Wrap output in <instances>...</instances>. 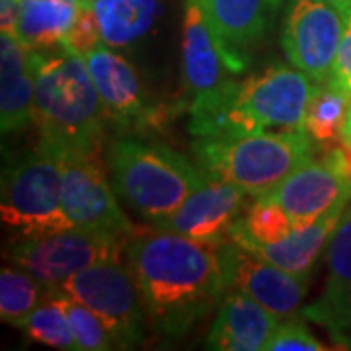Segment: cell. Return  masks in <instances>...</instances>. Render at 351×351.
<instances>
[{
	"instance_id": "cell-26",
	"label": "cell",
	"mask_w": 351,
	"mask_h": 351,
	"mask_svg": "<svg viewBox=\"0 0 351 351\" xmlns=\"http://www.w3.org/2000/svg\"><path fill=\"white\" fill-rule=\"evenodd\" d=\"M20 328L29 338L43 346H49L55 350H76L75 336L66 320V314L51 293L49 299L41 302Z\"/></svg>"
},
{
	"instance_id": "cell-24",
	"label": "cell",
	"mask_w": 351,
	"mask_h": 351,
	"mask_svg": "<svg viewBox=\"0 0 351 351\" xmlns=\"http://www.w3.org/2000/svg\"><path fill=\"white\" fill-rule=\"evenodd\" d=\"M351 291V203L343 209L339 223L328 242V277L320 299L314 306H330Z\"/></svg>"
},
{
	"instance_id": "cell-28",
	"label": "cell",
	"mask_w": 351,
	"mask_h": 351,
	"mask_svg": "<svg viewBox=\"0 0 351 351\" xmlns=\"http://www.w3.org/2000/svg\"><path fill=\"white\" fill-rule=\"evenodd\" d=\"M302 318L322 326L339 350H351V291L330 306L308 304L301 311Z\"/></svg>"
},
{
	"instance_id": "cell-16",
	"label": "cell",
	"mask_w": 351,
	"mask_h": 351,
	"mask_svg": "<svg viewBox=\"0 0 351 351\" xmlns=\"http://www.w3.org/2000/svg\"><path fill=\"white\" fill-rule=\"evenodd\" d=\"M234 71L195 2L186 0L182 25V78L189 101L209 96L234 80Z\"/></svg>"
},
{
	"instance_id": "cell-31",
	"label": "cell",
	"mask_w": 351,
	"mask_h": 351,
	"mask_svg": "<svg viewBox=\"0 0 351 351\" xmlns=\"http://www.w3.org/2000/svg\"><path fill=\"white\" fill-rule=\"evenodd\" d=\"M341 16H343V36L336 55L330 84L341 88L351 96V8L341 10Z\"/></svg>"
},
{
	"instance_id": "cell-6",
	"label": "cell",
	"mask_w": 351,
	"mask_h": 351,
	"mask_svg": "<svg viewBox=\"0 0 351 351\" xmlns=\"http://www.w3.org/2000/svg\"><path fill=\"white\" fill-rule=\"evenodd\" d=\"M127 240L80 228L20 237L10 244V262L38 279L49 291H59L66 279L94 263L121 258Z\"/></svg>"
},
{
	"instance_id": "cell-2",
	"label": "cell",
	"mask_w": 351,
	"mask_h": 351,
	"mask_svg": "<svg viewBox=\"0 0 351 351\" xmlns=\"http://www.w3.org/2000/svg\"><path fill=\"white\" fill-rule=\"evenodd\" d=\"M106 119L84 57L66 47L38 51L34 121L41 141L63 152H98Z\"/></svg>"
},
{
	"instance_id": "cell-23",
	"label": "cell",
	"mask_w": 351,
	"mask_h": 351,
	"mask_svg": "<svg viewBox=\"0 0 351 351\" xmlns=\"http://www.w3.org/2000/svg\"><path fill=\"white\" fill-rule=\"evenodd\" d=\"M49 289L20 267H2L0 271V318L6 324L22 326L25 318L49 299Z\"/></svg>"
},
{
	"instance_id": "cell-3",
	"label": "cell",
	"mask_w": 351,
	"mask_h": 351,
	"mask_svg": "<svg viewBox=\"0 0 351 351\" xmlns=\"http://www.w3.org/2000/svg\"><path fill=\"white\" fill-rule=\"evenodd\" d=\"M110 172L121 199L151 223L172 213L209 180L170 147L133 137L113 141Z\"/></svg>"
},
{
	"instance_id": "cell-25",
	"label": "cell",
	"mask_w": 351,
	"mask_h": 351,
	"mask_svg": "<svg viewBox=\"0 0 351 351\" xmlns=\"http://www.w3.org/2000/svg\"><path fill=\"white\" fill-rule=\"evenodd\" d=\"M51 295L55 297V301L63 306L66 320H69L71 330H73V336H75L76 350H117V343L113 339L112 332L108 330L104 320L92 308H88L86 304H82V302L69 297V295H64L61 291H51Z\"/></svg>"
},
{
	"instance_id": "cell-13",
	"label": "cell",
	"mask_w": 351,
	"mask_h": 351,
	"mask_svg": "<svg viewBox=\"0 0 351 351\" xmlns=\"http://www.w3.org/2000/svg\"><path fill=\"white\" fill-rule=\"evenodd\" d=\"M84 61L104 101L108 121L129 131H145L154 123L156 110L147 100L137 71L125 57L100 43L88 51Z\"/></svg>"
},
{
	"instance_id": "cell-4",
	"label": "cell",
	"mask_w": 351,
	"mask_h": 351,
	"mask_svg": "<svg viewBox=\"0 0 351 351\" xmlns=\"http://www.w3.org/2000/svg\"><path fill=\"white\" fill-rule=\"evenodd\" d=\"M193 151L197 166L209 178L260 197L313 158V137L304 129L254 131L239 137L197 138Z\"/></svg>"
},
{
	"instance_id": "cell-5",
	"label": "cell",
	"mask_w": 351,
	"mask_h": 351,
	"mask_svg": "<svg viewBox=\"0 0 351 351\" xmlns=\"http://www.w3.org/2000/svg\"><path fill=\"white\" fill-rule=\"evenodd\" d=\"M63 158L61 151L39 141L2 172L0 213L2 223L20 237H38L75 228L61 201Z\"/></svg>"
},
{
	"instance_id": "cell-10",
	"label": "cell",
	"mask_w": 351,
	"mask_h": 351,
	"mask_svg": "<svg viewBox=\"0 0 351 351\" xmlns=\"http://www.w3.org/2000/svg\"><path fill=\"white\" fill-rule=\"evenodd\" d=\"M343 36V16L328 0H291L281 29V47L295 69L316 84L332 80Z\"/></svg>"
},
{
	"instance_id": "cell-11",
	"label": "cell",
	"mask_w": 351,
	"mask_h": 351,
	"mask_svg": "<svg viewBox=\"0 0 351 351\" xmlns=\"http://www.w3.org/2000/svg\"><path fill=\"white\" fill-rule=\"evenodd\" d=\"M219 256L226 289L242 291L281 320L299 314L308 291V276L289 274L232 239L219 246Z\"/></svg>"
},
{
	"instance_id": "cell-22",
	"label": "cell",
	"mask_w": 351,
	"mask_h": 351,
	"mask_svg": "<svg viewBox=\"0 0 351 351\" xmlns=\"http://www.w3.org/2000/svg\"><path fill=\"white\" fill-rule=\"evenodd\" d=\"M351 106V96L334 84H320L304 115V131L318 145L334 147L341 138V129Z\"/></svg>"
},
{
	"instance_id": "cell-18",
	"label": "cell",
	"mask_w": 351,
	"mask_h": 351,
	"mask_svg": "<svg viewBox=\"0 0 351 351\" xmlns=\"http://www.w3.org/2000/svg\"><path fill=\"white\" fill-rule=\"evenodd\" d=\"M36 57L16 34H0V125L2 133H18L34 121Z\"/></svg>"
},
{
	"instance_id": "cell-7",
	"label": "cell",
	"mask_w": 351,
	"mask_h": 351,
	"mask_svg": "<svg viewBox=\"0 0 351 351\" xmlns=\"http://www.w3.org/2000/svg\"><path fill=\"white\" fill-rule=\"evenodd\" d=\"M59 291L100 316L112 332L117 350H129L145 336L147 313L135 277L121 258L90 265L66 279Z\"/></svg>"
},
{
	"instance_id": "cell-21",
	"label": "cell",
	"mask_w": 351,
	"mask_h": 351,
	"mask_svg": "<svg viewBox=\"0 0 351 351\" xmlns=\"http://www.w3.org/2000/svg\"><path fill=\"white\" fill-rule=\"evenodd\" d=\"M160 0H94L101 43L112 49H129L149 36L158 18Z\"/></svg>"
},
{
	"instance_id": "cell-20",
	"label": "cell",
	"mask_w": 351,
	"mask_h": 351,
	"mask_svg": "<svg viewBox=\"0 0 351 351\" xmlns=\"http://www.w3.org/2000/svg\"><path fill=\"white\" fill-rule=\"evenodd\" d=\"M84 0H22L16 36L32 49L63 47Z\"/></svg>"
},
{
	"instance_id": "cell-27",
	"label": "cell",
	"mask_w": 351,
	"mask_h": 351,
	"mask_svg": "<svg viewBox=\"0 0 351 351\" xmlns=\"http://www.w3.org/2000/svg\"><path fill=\"white\" fill-rule=\"evenodd\" d=\"M240 226L250 239L262 244H276L285 240L295 230V223L274 201L258 197L244 219H239Z\"/></svg>"
},
{
	"instance_id": "cell-33",
	"label": "cell",
	"mask_w": 351,
	"mask_h": 351,
	"mask_svg": "<svg viewBox=\"0 0 351 351\" xmlns=\"http://www.w3.org/2000/svg\"><path fill=\"white\" fill-rule=\"evenodd\" d=\"M20 2L22 0H0V27L2 32L16 34L20 20Z\"/></svg>"
},
{
	"instance_id": "cell-17",
	"label": "cell",
	"mask_w": 351,
	"mask_h": 351,
	"mask_svg": "<svg viewBox=\"0 0 351 351\" xmlns=\"http://www.w3.org/2000/svg\"><path fill=\"white\" fill-rule=\"evenodd\" d=\"M348 203L350 201H339L338 205H334L328 213L318 217L308 225L297 226L287 239L276 242V244H262L258 240L250 239L244 232V228L240 226L239 221L230 228L228 239L239 242L240 246L248 248L256 256L285 269L289 274L311 277L314 263L318 262L320 254L326 250V244L332 239L339 223V217L348 207Z\"/></svg>"
},
{
	"instance_id": "cell-15",
	"label": "cell",
	"mask_w": 351,
	"mask_h": 351,
	"mask_svg": "<svg viewBox=\"0 0 351 351\" xmlns=\"http://www.w3.org/2000/svg\"><path fill=\"white\" fill-rule=\"evenodd\" d=\"M260 197L283 207L297 228L316 221L339 201H351V180L326 156L320 160L308 158Z\"/></svg>"
},
{
	"instance_id": "cell-14",
	"label": "cell",
	"mask_w": 351,
	"mask_h": 351,
	"mask_svg": "<svg viewBox=\"0 0 351 351\" xmlns=\"http://www.w3.org/2000/svg\"><path fill=\"white\" fill-rule=\"evenodd\" d=\"M199 6L232 71L246 69L254 47L276 22L283 0H189Z\"/></svg>"
},
{
	"instance_id": "cell-12",
	"label": "cell",
	"mask_w": 351,
	"mask_h": 351,
	"mask_svg": "<svg viewBox=\"0 0 351 351\" xmlns=\"http://www.w3.org/2000/svg\"><path fill=\"white\" fill-rule=\"evenodd\" d=\"M246 191L239 186L209 178L170 215L152 223L154 228L180 237L221 246L239 221Z\"/></svg>"
},
{
	"instance_id": "cell-29",
	"label": "cell",
	"mask_w": 351,
	"mask_h": 351,
	"mask_svg": "<svg viewBox=\"0 0 351 351\" xmlns=\"http://www.w3.org/2000/svg\"><path fill=\"white\" fill-rule=\"evenodd\" d=\"M267 351H324L326 346L302 324L299 318H287L281 322L267 343Z\"/></svg>"
},
{
	"instance_id": "cell-9",
	"label": "cell",
	"mask_w": 351,
	"mask_h": 351,
	"mask_svg": "<svg viewBox=\"0 0 351 351\" xmlns=\"http://www.w3.org/2000/svg\"><path fill=\"white\" fill-rule=\"evenodd\" d=\"M316 84L295 66L276 64L237 84V104L256 131L304 129V115Z\"/></svg>"
},
{
	"instance_id": "cell-32",
	"label": "cell",
	"mask_w": 351,
	"mask_h": 351,
	"mask_svg": "<svg viewBox=\"0 0 351 351\" xmlns=\"http://www.w3.org/2000/svg\"><path fill=\"white\" fill-rule=\"evenodd\" d=\"M326 158L338 168L341 174L351 180V143L338 141V145H334L326 152Z\"/></svg>"
},
{
	"instance_id": "cell-30",
	"label": "cell",
	"mask_w": 351,
	"mask_h": 351,
	"mask_svg": "<svg viewBox=\"0 0 351 351\" xmlns=\"http://www.w3.org/2000/svg\"><path fill=\"white\" fill-rule=\"evenodd\" d=\"M101 43V32L98 16L94 12V0H84L76 16V22L64 41L63 47L80 53L82 57Z\"/></svg>"
},
{
	"instance_id": "cell-19",
	"label": "cell",
	"mask_w": 351,
	"mask_h": 351,
	"mask_svg": "<svg viewBox=\"0 0 351 351\" xmlns=\"http://www.w3.org/2000/svg\"><path fill=\"white\" fill-rule=\"evenodd\" d=\"M279 324L281 318L269 313L260 302L242 291L226 289L207 336V348L215 351L265 350Z\"/></svg>"
},
{
	"instance_id": "cell-8",
	"label": "cell",
	"mask_w": 351,
	"mask_h": 351,
	"mask_svg": "<svg viewBox=\"0 0 351 351\" xmlns=\"http://www.w3.org/2000/svg\"><path fill=\"white\" fill-rule=\"evenodd\" d=\"M61 201L75 228L129 240L137 228L121 211L113 186L98 160V152L61 151Z\"/></svg>"
},
{
	"instance_id": "cell-1",
	"label": "cell",
	"mask_w": 351,
	"mask_h": 351,
	"mask_svg": "<svg viewBox=\"0 0 351 351\" xmlns=\"http://www.w3.org/2000/svg\"><path fill=\"white\" fill-rule=\"evenodd\" d=\"M147 322L166 338H184L223 301L225 271L219 246L166 230H137L125 244Z\"/></svg>"
},
{
	"instance_id": "cell-35",
	"label": "cell",
	"mask_w": 351,
	"mask_h": 351,
	"mask_svg": "<svg viewBox=\"0 0 351 351\" xmlns=\"http://www.w3.org/2000/svg\"><path fill=\"white\" fill-rule=\"evenodd\" d=\"M328 2H330V4H334L339 12H341V10H348V8H351V0H328Z\"/></svg>"
},
{
	"instance_id": "cell-34",
	"label": "cell",
	"mask_w": 351,
	"mask_h": 351,
	"mask_svg": "<svg viewBox=\"0 0 351 351\" xmlns=\"http://www.w3.org/2000/svg\"><path fill=\"white\" fill-rule=\"evenodd\" d=\"M339 141L351 143V106L350 110H348V117H346V123H343V129H341V138Z\"/></svg>"
}]
</instances>
